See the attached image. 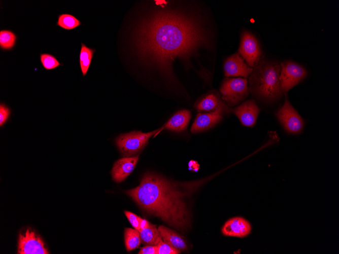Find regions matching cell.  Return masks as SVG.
I'll list each match as a JSON object with an SVG mask.
<instances>
[{
  "label": "cell",
  "mask_w": 339,
  "mask_h": 254,
  "mask_svg": "<svg viewBox=\"0 0 339 254\" xmlns=\"http://www.w3.org/2000/svg\"><path fill=\"white\" fill-rule=\"evenodd\" d=\"M276 116L287 132L296 134L302 131L304 121L291 105L287 97L283 105L276 113Z\"/></svg>",
  "instance_id": "52a82bcc"
},
{
  "label": "cell",
  "mask_w": 339,
  "mask_h": 254,
  "mask_svg": "<svg viewBox=\"0 0 339 254\" xmlns=\"http://www.w3.org/2000/svg\"><path fill=\"white\" fill-rule=\"evenodd\" d=\"M180 250L164 241L157 245V254H179Z\"/></svg>",
  "instance_id": "cb8c5ba5"
},
{
  "label": "cell",
  "mask_w": 339,
  "mask_h": 254,
  "mask_svg": "<svg viewBox=\"0 0 339 254\" xmlns=\"http://www.w3.org/2000/svg\"><path fill=\"white\" fill-rule=\"evenodd\" d=\"M251 231L250 223L241 217H235L228 220L222 229L224 235L237 237H244L249 234Z\"/></svg>",
  "instance_id": "7c38bea8"
},
{
  "label": "cell",
  "mask_w": 339,
  "mask_h": 254,
  "mask_svg": "<svg viewBox=\"0 0 339 254\" xmlns=\"http://www.w3.org/2000/svg\"><path fill=\"white\" fill-rule=\"evenodd\" d=\"M158 230L163 241L180 250L186 249L187 245L185 242L176 232L163 226H159Z\"/></svg>",
  "instance_id": "2e32d148"
},
{
  "label": "cell",
  "mask_w": 339,
  "mask_h": 254,
  "mask_svg": "<svg viewBox=\"0 0 339 254\" xmlns=\"http://www.w3.org/2000/svg\"><path fill=\"white\" fill-rule=\"evenodd\" d=\"M190 118L191 113L189 110L179 111L174 114L162 128L172 131H182L186 129Z\"/></svg>",
  "instance_id": "9a60e30c"
},
{
  "label": "cell",
  "mask_w": 339,
  "mask_h": 254,
  "mask_svg": "<svg viewBox=\"0 0 339 254\" xmlns=\"http://www.w3.org/2000/svg\"><path fill=\"white\" fill-rule=\"evenodd\" d=\"M280 66V83L282 93H286L307 75L304 68L292 61L283 62Z\"/></svg>",
  "instance_id": "8992f818"
},
{
  "label": "cell",
  "mask_w": 339,
  "mask_h": 254,
  "mask_svg": "<svg viewBox=\"0 0 339 254\" xmlns=\"http://www.w3.org/2000/svg\"><path fill=\"white\" fill-rule=\"evenodd\" d=\"M220 91L222 99L228 106L236 105L248 95L247 80L242 78H226L223 81Z\"/></svg>",
  "instance_id": "277c9868"
},
{
  "label": "cell",
  "mask_w": 339,
  "mask_h": 254,
  "mask_svg": "<svg viewBox=\"0 0 339 254\" xmlns=\"http://www.w3.org/2000/svg\"><path fill=\"white\" fill-rule=\"evenodd\" d=\"M80 24V21L72 15L62 14L58 16L57 25L64 29H72Z\"/></svg>",
  "instance_id": "44dd1931"
},
{
  "label": "cell",
  "mask_w": 339,
  "mask_h": 254,
  "mask_svg": "<svg viewBox=\"0 0 339 254\" xmlns=\"http://www.w3.org/2000/svg\"><path fill=\"white\" fill-rule=\"evenodd\" d=\"M16 36L12 31L2 30L0 31V47L3 49H12L15 44Z\"/></svg>",
  "instance_id": "7402d4cb"
},
{
  "label": "cell",
  "mask_w": 339,
  "mask_h": 254,
  "mask_svg": "<svg viewBox=\"0 0 339 254\" xmlns=\"http://www.w3.org/2000/svg\"><path fill=\"white\" fill-rule=\"evenodd\" d=\"M10 110L3 104L0 105V125L2 126L6 121L10 115Z\"/></svg>",
  "instance_id": "484cf974"
},
{
  "label": "cell",
  "mask_w": 339,
  "mask_h": 254,
  "mask_svg": "<svg viewBox=\"0 0 339 254\" xmlns=\"http://www.w3.org/2000/svg\"><path fill=\"white\" fill-rule=\"evenodd\" d=\"M224 111L226 112L220 108L209 113L198 114L191 126V132H199L213 127L222 119Z\"/></svg>",
  "instance_id": "4fadbf2b"
},
{
  "label": "cell",
  "mask_w": 339,
  "mask_h": 254,
  "mask_svg": "<svg viewBox=\"0 0 339 254\" xmlns=\"http://www.w3.org/2000/svg\"><path fill=\"white\" fill-rule=\"evenodd\" d=\"M139 254H157V245H148L141 248Z\"/></svg>",
  "instance_id": "4316f807"
},
{
  "label": "cell",
  "mask_w": 339,
  "mask_h": 254,
  "mask_svg": "<svg viewBox=\"0 0 339 254\" xmlns=\"http://www.w3.org/2000/svg\"><path fill=\"white\" fill-rule=\"evenodd\" d=\"M232 111L243 125L251 127L256 123L260 110L255 100H249L232 109Z\"/></svg>",
  "instance_id": "8fae6325"
},
{
  "label": "cell",
  "mask_w": 339,
  "mask_h": 254,
  "mask_svg": "<svg viewBox=\"0 0 339 254\" xmlns=\"http://www.w3.org/2000/svg\"><path fill=\"white\" fill-rule=\"evenodd\" d=\"M139 160V156L124 157L119 159L114 164L112 176L116 183L124 180L133 171Z\"/></svg>",
  "instance_id": "5bb4252c"
},
{
  "label": "cell",
  "mask_w": 339,
  "mask_h": 254,
  "mask_svg": "<svg viewBox=\"0 0 339 254\" xmlns=\"http://www.w3.org/2000/svg\"><path fill=\"white\" fill-rule=\"evenodd\" d=\"M40 60L44 67L47 69L55 68L60 65L57 59L50 54H41Z\"/></svg>",
  "instance_id": "603a6c76"
},
{
  "label": "cell",
  "mask_w": 339,
  "mask_h": 254,
  "mask_svg": "<svg viewBox=\"0 0 339 254\" xmlns=\"http://www.w3.org/2000/svg\"><path fill=\"white\" fill-rule=\"evenodd\" d=\"M150 223H149L145 219H142L141 223H140V230H142L143 229L147 228L150 225Z\"/></svg>",
  "instance_id": "83f0119b"
},
{
  "label": "cell",
  "mask_w": 339,
  "mask_h": 254,
  "mask_svg": "<svg viewBox=\"0 0 339 254\" xmlns=\"http://www.w3.org/2000/svg\"><path fill=\"white\" fill-rule=\"evenodd\" d=\"M18 253L19 254H48L41 238L34 232L27 229L25 233L19 237Z\"/></svg>",
  "instance_id": "9c48e42d"
},
{
  "label": "cell",
  "mask_w": 339,
  "mask_h": 254,
  "mask_svg": "<svg viewBox=\"0 0 339 254\" xmlns=\"http://www.w3.org/2000/svg\"><path fill=\"white\" fill-rule=\"evenodd\" d=\"M162 129L161 127L147 133L134 131L121 134L116 139V144L124 155H132L140 152L151 136L156 135Z\"/></svg>",
  "instance_id": "5b68a950"
},
{
  "label": "cell",
  "mask_w": 339,
  "mask_h": 254,
  "mask_svg": "<svg viewBox=\"0 0 339 254\" xmlns=\"http://www.w3.org/2000/svg\"><path fill=\"white\" fill-rule=\"evenodd\" d=\"M201 184L198 181L175 183L154 173H146L140 185L126 193L145 211L180 231L190 225L186 197Z\"/></svg>",
  "instance_id": "7a4b0ae2"
},
{
  "label": "cell",
  "mask_w": 339,
  "mask_h": 254,
  "mask_svg": "<svg viewBox=\"0 0 339 254\" xmlns=\"http://www.w3.org/2000/svg\"><path fill=\"white\" fill-rule=\"evenodd\" d=\"M198 111H215L218 109H223L228 111V108L214 94H211L204 98L195 106Z\"/></svg>",
  "instance_id": "e0dca14e"
},
{
  "label": "cell",
  "mask_w": 339,
  "mask_h": 254,
  "mask_svg": "<svg viewBox=\"0 0 339 254\" xmlns=\"http://www.w3.org/2000/svg\"><path fill=\"white\" fill-rule=\"evenodd\" d=\"M135 42L142 57L149 58L171 76L175 59H188L206 43L207 37L193 18L163 10L154 12L141 23Z\"/></svg>",
  "instance_id": "6da1fadb"
},
{
  "label": "cell",
  "mask_w": 339,
  "mask_h": 254,
  "mask_svg": "<svg viewBox=\"0 0 339 254\" xmlns=\"http://www.w3.org/2000/svg\"><path fill=\"white\" fill-rule=\"evenodd\" d=\"M124 213L132 227L139 231L140 223L142 219L130 211H125Z\"/></svg>",
  "instance_id": "d4e9b609"
},
{
  "label": "cell",
  "mask_w": 339,
  "mask_h": 254,
  "mask_svg": "<svg viewBox=\"0 0 339 254\" xmlns=\"http://www.w3.org/2000/svg\"><path fill=\"white\" fill-rule=\"evenodd\" d=\"M142 242L150 245H158L163 241L162 237L155 226L150 224L148 227L143 229L139 231Z\"/></svg>",
  "instance_id": "ac0fdd59"
},
{
  "label": "cell",
  "mask_w": 339,
  "mask_h": 254,
  "mask_svg": "<svg viewBox=\"0 0 339 254\" xmlns=\"http://www.w3.org/2000/svg\"><path fill=\"white\" fill-rule=\"evenodd\" d=\"M94 51V49L87 47L83 43L81 44L79 60L81 69L84 76L88 70Z\"/></svg>",
  "instance_id": "ffe728a7"
},
{
  "label": "cell",
  "mask_w": 339,
  "mask_h": 254,
  "mask_svg": "<svg viewBox=\"0 0 339 254\" xmlns=\"http://www.w3.org/2000/svg\"><path fill=\"white\" fill-rule=\"evenodd\" d=\"M225 77H242L250 76L253 69L250 67L239 53H235L226 60L224 65Z\"/></svg>",
  "instance_id": "30bf717a"
},
{
  "label": "cell",
  "mask_w": 339,
  "mask_h": 254,
  "mask_svg": "<svg viewBox=\"0 0 339 254\" xmlns=\"http://www.w3.org/2000/svg\"><path fill=\"white\" fill-rule=\"evenodd\" d=\"M124 240L126 250L130 251L138 247L141 239L139 232L136 229L126 228L124 230Z\"/></svg>",
  "instance_id": "d6986e66"
},
{
  "label": "cell",
  "mask_w": 339,
  "mask_h": 254,
  "mask_svg": "<svg viewBox=\"0 0 339 254\" xmlns=\"http://www.w3.org/2000/svg\"><path fill=\"white\" fill-rule=\"evenodd\" d=\"M239 54L250 67H253L260 59L261 51L255 37L244 31L242 34Z\"/></svg>",
  "instance_id": "ba28073f"
},
{
  "label": "cell",
  "mask_w": 339,
  "mask_h": 254,
  "mask_svg": "<svg viewBox=\"0 0 339 254\" xmlns=\"http://www.w3.org/2000/svg\"><path fill=\"white\" fill-rule=\"evenodd\" d=\"M281 66L276 61L260 59L249 78L250 90L263 100L272 102L281 98Z\"/></svg>",
  "instance_id": "3957f363"
}]
</instances>
